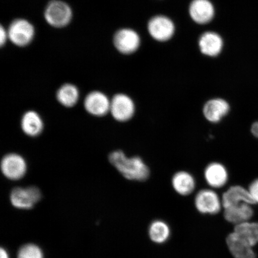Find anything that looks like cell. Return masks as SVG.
Here are the masks:
<instances>
[{
	"instance_id": "5bb4252c",
	"label": "cell",
	"mask_w": 258,
	"mask_h": 258,
	"mask_svg": "<svg viewBox=\"0 0 258 258\" xmlns=\"http://www.w3.org/2000/svg\"><path fill=\"white\" fill-rule=\"evenodd\" d=\"M172 188L180 196H188L195 191L196 182L191 173L185 170L177 171L171 180Z\"/></svg>"
},
{
	"instance_id": "4316f807",
	"label": "cell",
	"mask_w": 258,
	"mask_h": 258,
	"mask_svg": "<svg viewBox=\"0 0 258 258\" xmlns=\"http://www.w3.org/2000/svg\"><path fill=\"white\" fill-rule=\"evenodd\" d=\"M0 257L1 258H9L7 252L3 248H2L1 251H0Z\"/></svg>"
},
{
	"instance_id": "ffe728a7",
	"label": "cell",
	"mask_w": 258,
	"mask_h": 258,
	"mask_svg": "<svg viewBox=\"0 0 258 258\" xmlns=\"http://www.w3.org/2000/svg\"><path fill=\"white\" fill-rule=\"evenodd\" d=\"M234 233L253 247L258 243V223L247 221L235 225Z\"/></svg>"
},
{
	"instance_id": "484cf974",
	"label": "cell",
	"mask_w": 258,
	"mask_h": 258,
	"mask_svg": "<svg viewBox=\"0 0 258 258\" xmlns=\"http://www.w3.org/2000/svg\"><path fill=\"white\" fill-rule=\"evenodd\" d=\"M251 134L253 136L258 138V122H254L251 127Z\"/></svg>"
},
{
	"instance_id": "7a4b0ae2",
	"label": "cell",
	"mask_w": 258,
	"mask_h": 258,
	"mask_svg": "<svg viewBox=\"0 0 258 258\" xmlns=\"http://www.w3.org/2000/svg\"><path fill=\"white\" fill-rule=\"evenodd\" d=\"M44 16L48 24L54 28H60L70 23L73 18V11L66 3L53 0L47 5Z\"/></svg>"
},
{
	"instance_id": "4fadbf2b",
	"label": "cell",
	"mask_w": 258,
	"mask_h": 258,
	"mask_svg": "<svg viewBox=\"0 0 258 258\" xmlns=\"http://www.w3.org/2000/svg\"><path fill=\"white\" fill-rule=\"evenodd\" d=\"M222 207L224 209L246 203L255 204L249 190L240 185H233L228 188L221 196Z\"/></svg>"
},
{
	"instance_id": "ba28073f",
	"label": "cell",
	"mask_w": 258,
	"mask_h": 258,
	"mask_svg": "<svg viewBox=\"0 0 258 258\" xmlns=\"http://www.w3.org/2000/svg\"><path fill=\"white\" fill-rule=\"evenodd\" d=\"M113 43L119 52L129 54L138 50L140 45V38L137 32L131 29H121L116 32Z\"/></svg>"
},
{
	"instance_id": "cb8c5ba5",
	"label": "cell",
	"mask_w": 258,
	"mask_h": 258,
	"mask_svg": "<svg viewBox=\"0 0 258 258\" xmlns=\"http://www.w3.org/2000/svg\"><path fill=\"white\" fill-rule=\"evenodd\" d=\"M248 190H249L254 203H258V179L254 180V181L251 183L249 189Z\"/></svg>"
},
{
	"instance_id": "603a6c76",
	"label": "cell",
	"mask_w": 258,
	"mask_h": 258,
	"mask_svg": "<svg viewBox=\"0 0 258 258\" xmlns=\"http://www.w3.org/2000/svg\"><path fill=\"white\" fill-rule=\"evenodd\" d=\"M18 258H43V254L37 246L27 244L19 250Z\"/></svg>"
},
{
	"instance_id": "277c9868",
	"label": "cell",
	"mask_w": 258,
	"mask_h": 258,
	"mask_svg": "<svg viewBox=\"0 0 258 258\" xmlns=\"http://www.w3.org/2000/svg\"><path fill=\"white\" fill-rule=\"evenodd\" d=\"M9 39L19 47H25L31 43L35 35L34 26L24 19H15L8 30Z\"/></svg>"
},
{
	"instance_id": "44dd1931",
	"label": "cell",
	"mask_w": 258,
	"mask_h": 258,
	"mask_svg": "<svg viewBox=\"0 0 258 258\" xmlns=\"http://www.w3.org/2000/svg\"><path fill=\"white\" fill-rule=\"evenodd\" d=\"M79 90L72 84L67 83L58 89L56 93L57 101L66 107L71 108L77 104L79 99Z\"/></svg>"
},
{
	"instance_id": "3957f363",
	"label": "cell",
	"mask_w": 258,
	"mask_h": 258,
	"mask_svg": "<svg viewBox=\"0 0 258 258\" xmlns=\"http://www.w3.org/2000/svg\"><path fill=\"white\" fill-rule=\"evenodd\" d=\"M194 202L198 211L204 215L218 214L223 208L221 197L211 188L199 190L195 196Z\"/></svg>"
},
{
	"instance_id": "9a60e30c",
	"label": "cell",
	"mask_w": 258,
	"mask_h": 258,
	"mask_svg": "<svg viewBox=\"0 0 258 258\" xmlns=\"http://www.w3.org/2000/svg\"><path fill=\"white\" fill-rule=\"evenodd\" d=\"M189 12L192 20L199 24L209 23L215 13L214 6L209 0H193Z\"/></svg>"
},
{
	"instance_id": "e0dca14e",
	"label": "cell",
	"mask_w": 258,
	"mask_h": 258,
	"mask_svg": "<svg viewBox=\"0 0 258 258\" xmlns=\"http://www.w3.org/2000/svg\"><path fill=\"white\" fill-rule=\"evenodd\" d=\"M227 243L234 258H256L253 247L234 233L228 235Z\"/></svg>"
},
{
	"instance_id": "7c38bea8",
	"label": "cell",
	"mask_w": 258,
	"mask_h": 258,
	"mask_svg": "<svg viewBox=\"0 0 258 258\" xmlns=\"http://www.w3.org/2000/svg\"><path fill=\"white\" fill-rule=\"evenodd\" d=\"M205 181L212 189L223 188L228 181V172L227 168L219 162L210 163L204 170Z\"/></svg>"
},
{
	"instance_id": "6da1fadb",
	"label": "cell",
	"mask_w": 258,
	"mask_h": 258,
	"mask_svg": "<svg viewBox=\"0 0 258 258\" xmlns=\"http://www.w3.org/2000/svg\"><path fill=\"white\" fill-rule=\"evenodd\" d=\"M109 162L121 175L128 180L144 182L149 178V167L140 156L128 157L123 151L117 150L109 155Z\"/></svg>"
},
{
	"instance_id": "30bf717a",
	"label": "cell",
	"mask_w": 258,
	"mask_h": 258,
	"mask_svg": "<svg viewBox=\"0 0 258 258\" xmlns=\"http://www.w3.org/2000/svg\"><path fill=\"white\" fill-rule=\"evenodd\" d=\"M148 30L155 40L165 41L170 39L175 31L172 21L164 16H157L148 22Z\"/></svg>"
},
{
	"instance_id": "2e32d148",
	"label": "cell",
	"mask_w": 258,
	"mask_h": 258,
	"mask_svg": "<svg viewBox=\"0 0 258 258\" xmlns=\"http://www.w3.org/2000/svg\"><path fill=\"white\" fill-rule=\"evenodd\" d=\"M251 205L243 203L224 209V217L225 220L235 225L249 221L253 215Z\"/></svg>"
},
{
	"instance_id": "52a82bcc",
	"label": "cell",
	"mask_w": 258,
	"mask_h": 258,
	"mask_svg": "<svg viewBox=\"0 0 258 258\" xmlns=\"http://www.w3.org/2000/svg\"><path fill=\"white\" fill-rule=\"evenodd\" d=\"M1 170L8 179L18 180L22 178L27 172V162L19 154H8L2 160Z\"/></svg>"
},
{
	"instance_id": "d4e9b609",
	"label": "cell",
	"mask_w": 258,
	"mask_h": 258,
	"mask_svg": "<svg viewBox=\"0 0 258 258\" xmlns=\"http://www.w3.org/2000/svg\"><path fill=\"white\" fill-rule=\"evenodd\" d=\"M8 39H9L8 30H5L2 26L0 28V44L2 46H4Z\"/></svg>"
},
{
	"instance_id": "9c48e42d",
	"label": "cell",
	"mask_w": 258,
	"mask_h": 258,
	"mask_svg": "<svg viewBox=\"0 0 258 258\" xmlns=\"http://www.w3.org/2000/svg\"><path fill=\"white\" fill-rule=\"evenodd\" d=\"M111 100L104 93L93 91L86 96L84 106L87 112L95 117H103L110 111Z\"/></svg>"
},
{
	"instance_id": "8fae6325",
	"label": "cell",
	"mask_w": 258,
	"mask_h": 258,
	"mask_svg": "<svg viewBox=\"0 0 258 258\" xmlns=\"http://www.w3.org/2000/svg\"><path fill=\"white\" fill-rule=\"evenodd\" d=\"M230 106L227 101L221 98L209 100L203 106V114L206 120L212 124L220 122L228 114Z\"/></svg>"
},
{
	"instance_id": "d6986e66",
	"label": "cell",
	"mask_w": 258,
	"mask_h": 258,
	"mask_svg": "<svg viewBox=\"0 0 258 258\" xmlns=\"http://www.w3.org/2000/svg\"><path fill=\"white\" fill-rule=\"evenodd\" d=\"M223 41L219 35L213 32L203 34L199 40L202 53L209 56H216L220 53Z\"/></svg>"
},
{
	"instance_id": "8992f818",
	"label": "cell",
	"mask_w": 258,
	"mask_h": 258,
	"mask_svg": "<svg viewBox=\"0 0 258 258\" xmlns=\"http://www.w3.org/2000/svg\"><path fill=\"white\" fill-rule=\"evenodd\" d=\"M116 121L127 122L134 117L135 113V103L131 98L123 93H118L111 100L110 111Z\"/></svg>"
},
{
	"instance_id": "5b68a950",
	"label": "cell",
	"mask_w": 258,
	"mask_h": 258,
	"mask_svg": "<svg viewBox=\"0 0 258 258\" xmlns=\"http://www.w3.org/2000/svg\"><path fill=\"white\" fill-rule=\"evenodd\" d=\"M41 196L40 190L37 186L16 187L12 189L10 199L16 208L30 209L40 201Z\"/></svg>"
},
{
	"instance_id": "7402d4cb",
	"label": "cell",
	"mask_w": 258,
	"mask_h": 258,
	"mask_svg": "<svg viewBox=\"0 0 258 258\" xmlns=\"http://www.w3.org/2000/svg\"><path fill=\"white\" fill-rule=\"evenodd\" d=\"M148 233L151 240L154 243L163 244L169 239L170 229L166 222L157 219L151 222Z\"/></svg>"
},
{
	"instance_id": "ac0fdd59",
	"label": "cell",
	"mask_w": 258,
	"mask_h": 258,
	"mask_svg": "<svg viewBox=\"0 0 258 258\" xmlns=\"http://www.w3.org/2000/svg\"><path fill=\"white\" fill-rule=\"evenodd\" d=\"M21 125L22 131L29 137H36L44 129V122L40 115L34 111H29L22 116Z\"/></svg>"
}]
</instances>
